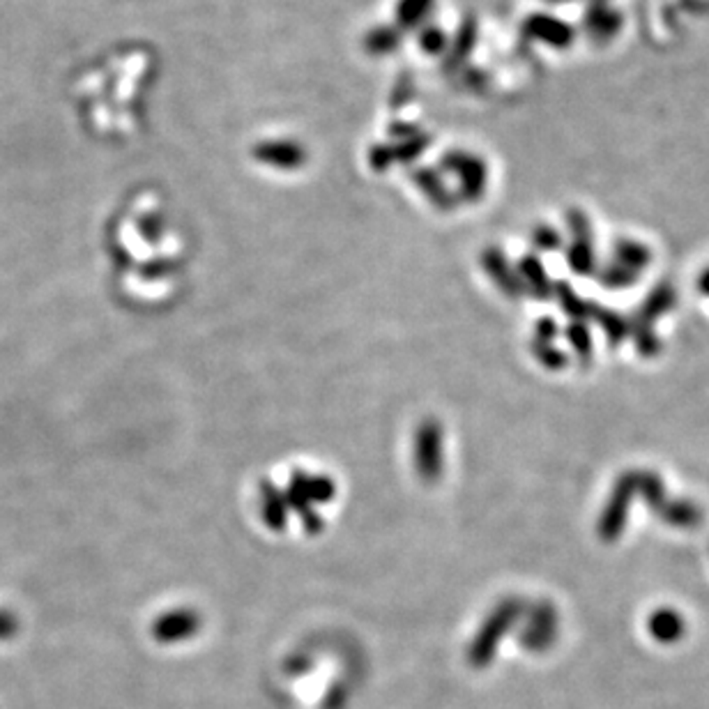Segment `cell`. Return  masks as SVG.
<instances>
[{"instance_id": "6da1fadb", "label": "cell", "mask_w": 709, "mask_h": 709, "mask_svg": "<svg viewBox=\"0 0 709 709\" xmlns=\"http://www.w3.org/2000/svg\"><path fill=\"white\" fill-rule=\"evenodd\" d=\"M17 632H19L17 615H14L10 608H3V606H0V640H10V638L17 636Z\"/></svg>"}]
</instances>
